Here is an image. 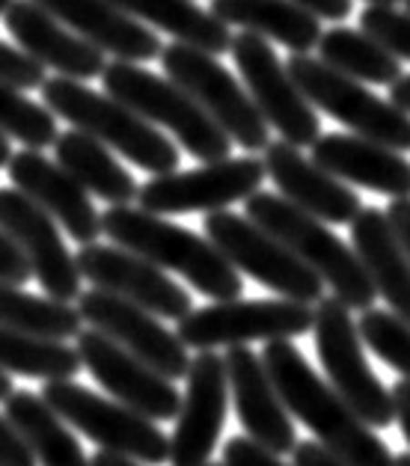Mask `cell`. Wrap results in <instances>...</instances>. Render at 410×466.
<instances>
[{"label":"cell","mask_w":410,"mask_h":466,"mask_svg":"<svg viewBox=\"0 0 410 466\" xmlns=\"http://www.w3.org/2000/svg\"><path fill=\"white\" fill-rule=\"evenodd\" d=\"M261 362L286 401L289 413L313 431V437L348 466H393L395 458L372 425L342 398L330 380H322L289 339L265 342Z\"/></svg>","instance_id":"6da1fadb"},{"label":"cell","mask_w":410,"mask_h":466,"mask_svg":"<svg viewBox=\"0 0 410 466\" xmlns=\"http://www.w3.org/2000/svg\"><path fill=\"white\" fill-rule=\"evenodd\" d=\"M101 229L113 244L128 247L169 274L185 277L205 298L235 300L244 294L241 270L223 256V249L209 235H197L185 226L164 220V214L110 206L101 214Z\"/></svg>","instance_id":"7a4b0ae2"},{"label":"cell","mask_w":410,"mask_h":466,"mask_svg":"<svg viewBox=\"0 0 410 466\" xmlns=\"http://www.w3.org/2000/svg\"><path fill=\"white\" fill-rule=\"evenodd\" d=\"M42 105L54 116L72 122V128L93 134L96 140L119 152L125 161L137 164L152 176L176 173L179 169V149L176 143L164 137L155 128V122L140 116L125 101L113 98L110 93H96L84 86L77 77L56 75L42 86Z\"/></svg>","instance_id":"3957f363"},{"label":"cell","mask_w":410,"mask_h":466,"mask_svg":"<svg viewBox=\"0 0 410 466\" xmlns=\"http://www.w3.org/2000/svg\"><path fill=\"white\" fill-rule=\"evenodd\" d=\"M244 211L250 220H256L261 229L277 235L294 256L306 261L333 289L339 300H345L351 309L360 312L372 309L374 298H378V289H374L366 265L360 261L354 247L339 241L327 229L324 220L298 208L286 197H277V193H265V190H256L244 202Z\"/></svg>","instance_id":"277c9868"},{"label":"cell","mask_w":410,"mask_h":466,"mask_svg":"<svg viewBox=\"0 0 410 466\" xmlns=\"http://www.w3.org/2000/svg\"><path fill=\"white\" fill-rule=\"evenodd\" d=\"M101 84H105V93L125 101L149 122L167 128L197 161L211 164L230 157L232 137L173 77H158L149 69H143L140 63L117 60L108 63Z\"/></svg>","instance_id":"5b68a950"},{"label":"cell","mask_w":410,"mask_h":466,"mask_svg":"<svg viewBox=\"0 0 410 466\" xmlns=\"http://www.w3.org/2000/svg\"><path fill=\"white\" fill-rule=\"evenodd\" d=\"M167 77L197 98V105L230 134L244 152H265L271 143L268 119L261 116L250 89L235 81V75L220 66V56L188 42H169L161 51Z\"/></svg>","instance_id":"8992f818"},{"label":"cell","mask_w":410,"mask_h":466,"mask_svg":"<svg viewBox=\"0 0 410 466\" xmlns=\"http://www.w3.org/2000/svg\"><path fill=\"white\" fill-rule=\"evenodd\" d=\"M42 398L98 449L128 454L146 466L169 463V437L155 425V419L131 410L117 398H101L98 392L75 383V378L45 380Z\"/></svg>","instance_id":"52a82bcc"},{"label":"cell","mask_w":410,"mask_h":466,"mask_svg":"<svg viewBox=\"0 0 410 466\" xmlns=\"http://www.w3.org/2000/svg\"><path fill=\"white\" fill-rule=\"evenodd\" d=\"M286 66L315 110L333 116L360 137L393 146L398 152L410 149V113L395 107L390 98L374 96L363 81L342 75L322 56L315 60L313 54H292Z\"/></svg>","instance_id":"ba28073f"},{"label":"cell","mask_w":410,"mask_h":466,"mask_svg":"<svg viewBox=\"0 0 410 466\" xmlns=\"http://www.w3.org/2000/svg\"><path fill=\"white\" fill-rule=\"evenodd\" d=\"M315 350L327 371L330 386L360 413L363 422L372 428H386L395 422L393 390L374 378L369 360L363 354L360 324L351 318V306L336 294L315 303Z\"/></svg>","instance_id":"9c48e42d"},{"label":"cell","mask_w":410,"mask_h":466,"mask_svg":"<svg viewBox=\"0 0 410 466\" xmlns=\"http://www.w3.org/2000/svg\"><path fill=\"white\" fill-rule=\"evenodd\" d=\"M202 229L241 274L280 294V298L301 303H318L324 298V279L294 256L277 235L261 229L247 214L241 218V214L226 208L209 211Z\"/></svg>","instance_id":"30bf717a"},{"label":"cell","mask_w":410,"mask_h":466,"mask_svg":"<svg viewBox=\"0 0 410 466\" xmlns=\"http://www.w3.org/2000/svg\"><path fill=\"white\" fill-rule=\"evenodd\" d=\"M179 339L193 350L232 348L247 342L298 339L315 324L313 303L301 300H214L202 309H190L176 321Z\"/></svg>","instance_id":"8fae6325"},{"label":"cell","mask_w":410,"mask_h":466,"mask_svg":"<svg viewBox=\"0 0 410 466\" xmlns=\"http://www.w3.org/2000/svg\"><path fill=\"white\" fill-rule=\"evenodd\" d=\"M230 54L261 116L268 119L271 128L282 134V140L294 146H313L322 137V119H318L313 101L301 93L289 66L280 63L277 51L271 48V42H265V36L241 30L232 36Z\"/></svg>","instance_id":"7c38bea8"},{"label":"cell","mask_w":410,"mask_h":466,"mask_svg":"<svg viewBox=\"0 0 410 466\" xmlns=\"http://www.w3.org/2000/svg\"><path fill=\"white\" fill-rule=\"evenodd\" d=\"M265 176V161L259 157H223L185 173L176 169V173L152 176L137 193V202L152 214L223 211L235 202H247Z\"/></svg>","instance_id":"4fadbf2b"},{"label":"cell","mask_w":410,"mask_h":466,"mask_svg":"<svg viewBox=\"0 0 410 466\" xmlns=\"http://www.w3.org/2000/svg\"><path fill=\"white\" fill-rule=\"evenodd\" d=\"M75 348L84 360V369L93 374L96 383L110 398L128 404L131 410L167 422L176 419L181 410V392L173 386V380L155 371L149 362L134 357L119 342H113L101 329L89 327L75 336Z\"/></svg>","instance_id":"5bb4252c"},{"label":"cell","mask_w":410,"mask_h":466,"mask_svg":"<svg viewBox=\"0 0 410 466\" xmlns=\"http://www.w3.org/2000/svg\"><path fill=\"white\" fill-rule=\"evenodd\" d=\"M75 306L81 309V318L89 327L101 329L113 342H119L125 350H131L134 357L149 362L164 378L169 380L188 378V369L193 360L188 354L190 348L181 342L179 333H173V329H167L158 321L155 312L119 298V294H110L105 289L81 291V298H77Z\"/></svg>","instance_id":"9a60e30c"},{"label":"cell","mask_w":410,"mask_h":466,"mask_svg":"<svg viewBox=\"0 0 410 466\" xmlns=\"http://www.w3.org/2000/svg\"><path fill=\"white\" fill-rule=\"evenodd\" d=\"M0 229L27 256L33 277L39 279L48 298L66 303L81 298L84 274L77 268V256L68 253L51 214L39 202H33L25 190L0 187Z\"/></svg>","instance_id":"2e32d148"},{"label":"cell","mask_w":410,"mask_h":466,"mask_svg":"<svg viewBox=\"0 0 410 466\" xmlns=\"http://www.w3.org/2000/svg\"><path fill=\"white\" fill-rule=\"evenodd\" d=\"M77 268L96 289L119 294V298L155 312L158 318L181 321L193 309L190 294L176 279H169L164 268H158L155 261L143 258L128 247L98 241L84 244L77 249Z\"/></svg>","instance_id":"e0dca14e"},{"label":"cell","mask_w":410,"mask_h":466,"mask_svg":"<svg viewBox=\"0 0 410 466\" xmlns=\"http://www.w3.org/2000/svg\"><path fill=\"white\" fill-rule=\"evenodd\" d=\"M185 380L188 390L181 395L176 431L169 437V466H209L232 395L223 357L214 350H197Z\"/></svg>","instance_id":"ac0fdd59"},{"label":"cell","mask_w":410,"mask_h":466,"mask_svg":"<svg viewBox=\"0 0 410 466\" xmlns=\"http://www.w3.org/2000/svg\"><path fill=\"white\" fill-rule=\"evenodd\" d=\"M6 173L18 190H25L33 202H39L75 238V244H93L98 241V235H105L101 214L93 206L89 190L56 157L51 161L48 155H42V149L25 146V149L13 155Z\"/></svg>","instance_id":"d6986e66"},{"label":"cell","mask_w":410,"mask_h":466,"mask_svg":"<svg viewBox=\"0 0 410 466\" xmlns=\"http://www.w3.org/2000/svg\"><path fill=\"white\" fill-rule=\"evenodd\" d=\"M226 378H230V392L235 401L238 422L244 434L261 442L265 449L282 454H292L298 446L294 422L286 401L280 398L271 374L259 354H253L247 345H232L223 354Z\"/></svg>","instance_id":"ffe728a7"},{"label":"cell","mask_w":410,"mask_h":466,"mask_svg":"<svg viewBox=\"0 0 410 466\" xmlns=\"http://www.w3.org/2000/svg\"><path fill=\"white\" fill-rule=\"evenodd\" d=\"M4 25L9 36L18 42V48H25L33 60H39L45 69L56 75L89 81V77H101L108 69L105 51L77 36L36 0H13L4 13Z\"/></svg>","instance_id":"44dd1931"},{"label":"cell","mask_w":410,"mask_h":466,"mask_svg":"<svg viewBox=\"0 0 410 466\" xmlns=\"http://www.w3.org/2000/svg\"><path fill=\"white\" fill-rule=\"evenodd\" d=\"M265 169L268 178L280 187V193L298 208L315 214L324 223H351L363 211L360 197L348 181L327 173L313 157L301 155V146L289 140L268 143L265 149Z\"/></svg>","instance_id":"7402d4cb"},{"label":"cell","mask_w":410,"mask_h":466,"mask_svg":"<svg viewBox=\"0 0 410 466\" xmlns=\"http://www.w3.org/2000/svg\"><path fill=\"white\" fill-rule=\"evenodd\" d=\"M313 161L327 173L384 197H410V161L378 140L360 134H322L313 143Z\"/></svg>","instance_id":"603a6c76"},{"label":"cell","mask_w":410,"mask_h":466,"mask_svg":"<svg viewBox=\"0 0 410 466\" xmlns=\"http://www.w3.org/2000/svg\"><path fill=\"white\" fill-rule=\"evenodd\" d=\"M72 27L77 36L93 42L105 54L128 63H149L161 56L164 45L143 21H137L113 0H36Z\"/></svg>","instance_id":"cb8c5ba5"},{"label":"cell","mask_w":410,"mask_h":466,"mask_svg":"<svg viewBox=\"0 0 410 466\" xmlns=\"http://www.w3.org/2000/svg\"><path fill=\"white\" fill-rule=\"evenodd\" d=\"M351 247L366 265L378 298H384L390 312L410 324V256L398 241L386 211L363 206L351 220Z\"/></svg>","instance_id":"d4e9b609"},{"label":"cell","mask_w":410,"mask_h":466,"mask_svg":"<svg viewBox=\"0 0 410 466\" xmlns=\"http://www.w3.org/2000/svg\"><path fill=\"white\" fill-rule=\"evenodd\" d=\"M211 15L286 45L292 54H310L324 36L322 18L294 0H211Z\"/></svg>","instance_id":"484cf974"},{"label":"cell","mask_w":410,"mask_h":466,"mask_svg":"<svg viewBox=\"0 0 410 466\" xmlns=\"http://www.w3.org/2000/svg\"><path fill=\"white\" fill-rule=\"evenodd\" d=\"M54 157L81 181L89 193L105 199L108 206H131L137 199V193H140L134 176L110 155V146H105L101 140H96L93 134H87L81 128H72L56 137Z\"/></svg>","instance_id":"4316f807"},{"label":"cell","mask_w":410,"mask_h":466,"mask_svg":"<svg viewBox=\"0 0 410 466\" xmlns=\"http://www.w3.org/2000/svg\"><path fill=\"white\" fill-rule=\"evenodd\" d=\"M4 413L27 440L39 466H93V458H87L84 446L66 428V419L42 395L15 390L4 401Z\"/></svg>","instance_id":"83f0119b"},{"label":"cell","mask_w":410,"mask_h":466,"mask_svg":"<svg viewBox=\"0 0 410 466\" xmlns=\"http://www.w3.org/2000/svg\"><path fill=\"white\" fill-rule=\"evenodd\" d=\"M113 4L143 25L169 33L176 42H188L218 56L232 48L230 25L211 15V9H200L193 0H113Z\"/></svg>","instance_id":"f1b7e54d"},{"label":"cell","mask_w":410,"mask_h":466,"mask_svg":"<svg viewBox=\"0 0 410 466\" xmlns=\"http://www.w3.org/2000/svg\"><path fill=\"white\" fill-rule=\"evenodd\" d=\"M318 56L342 75L357 77L363 84L393 86L402 77V60L363 27L351 30L336 25L333 30H327L318 42Z\"/></svg>","instance_id":"f546056e"},{"label":"cell","mask_w":410,"mask_h":466,"mask_svg":"<svg viewBox=\"0 0 410 466\" xmlns=\"http://www.w3.org/2000/svg\"><path fill=\"white\" fill-rule=\"evenodd\" d=\"M0 369L36 380H72L84 360L63 339L0 327Z\"/></svg>","instance_id":"4dcf8cb0"},{"label":"cell","mask_w":410,"mask_h":466,"mask_svg":"<svg viewBox=\"0 0 410 466\" xmlns=\"http://www.w3.org/2000/svg\"><path fill=\"white\" fill-rule=\"evenodd\" d=\"M84 318L81 309L66 300L56 298H39L30 294L15 282L0 279V327L9 329H25V333L51 336V339H75L81 333Z\"/></svg>","instance_id":"1f68e13d"},{"label":"cell","mask_w":410,"mask_h":466,"mask_svg":"<svg viewBox=\"0 0 410 466\" xmlns=\"http://www.w3.org/2000/svg\"><path fill=\"white\" fill-rule=\"evenodd\" d=\"M0 131L30 146V149H45L60 137L54 113L45 105L30 101L18 86L4 81H0Z\"/></svg>","instance_id":"d6a6232c"},{"label":"cell","mask_w":410,"mask_h":466,"mask_svg":"<svg viewBox=\"0 0 410 466\" xmlns=\"http://www.w3.org/2000/svg\"><path fill=\"white\" fill-rule=\"evenodd\" d=\"M363 342L374 350L386 366L395 369L405 380H410V324L402 321L395 312L384 309H363L360 318Z\"/></svg>","instance_id":"836d02e7"},{"label":"cell","mask_w":410,"mask_h":466,"mask_svg":"<svg viewBox=\"0 0 410 466\" xmlns=\"http://www.w3.org/2000/svg\"><path fill=\"white\" fill-rule=\"evenodd\" d=\"M360 27L384 42L398 60L410 63V13H398L395 6L369 4V9H363L360 15Z\"/></svg>","instance_id":"e575fe53"},{"label":"cell","mask_w":410,"mask_h":466,"mask_svg":"<svg viewBox=\"0 0 410 466\" xmlns=\"http://www.w3.org/2000/svg\"><path fill=\"white\" fill-rule=\"evenodd\" d=\"M0 81L13 84L18 89H36L48 77H45V66L39 60H33L25 48L0 42Z\"/></svg>","instance_id":"d590c367"},{"label":"cell","mask_w":410,"mask_h":466,"mask_svg":"<svg viewBox=\"0 0 410 466\" xmlns=\"http://www.w3.org/2000/svg\"><path fill=\"white\" fill-rule=\"evenodd\" d=\"M223 463L226 466H289V463L280 461L277 451L265 449L253 437H232V440H226Z\"/></svg>","instance_id":"8d00e7d4"},{"label":"cell","mask_w":410,"mask_h":466,"mask_svg":"<svg viewBox=\"0 0 410 466\" xmlns=\"http://www.w3.org/2000/svg\"><path fill=\"white\" fill-rule=\"evenodd\" d=\"M0 466H39L36 454L6 413H0Z\"/></svg>","instance_id":"74e56055"},{"label":"cell","mask_w":410,"mask_h":466,"mask_svg":"<svg viewBox=\"0 0 410 466\" xmlns=\"http://www.w3.org/2000/svg\"><path fill=\"white\" fill-rule=\"evenodd\" d=\"M30 277H33V270H30L27 256L21 253L13 238L0 229V279L15 282V286H25Z\"/></svg>","instance_id":"f35d334b"},{"label":"cell","mask_w":410,"mask_h":466,"mask_svg":"<svg viewBox=\"0 0 410 466\" xmlns=\"http://www.w3.org/2000/svg\"><path fill=\"white\" fill-rule=\"evenodd\" d=\"M292 463L294 466H348L345 461H339L330 449H324L318 440L298 442L292 451Z\"/></svg>","instance_id":"ab89813d"},{"label":"cell","mask_w":410,"mask_h":466,"mask_svg":"<svg viewBox=\"0 0 410 466\" xmlns=\"http://www.w3.org/2000/svg\"><path fill=\"white\" fill-rule=\"evenodd\" d=\"M386 218H390L405 253L410 256V197H395L390 202V208H386Z\"/></svg>","instance_id":"60d3db41"},{"label":"cell","mask_w":410,"mask_h":466,"mask_svg":"<svg viewBox=\"0 0 410 466\" xmlns=\"http://www.w3.org/2000/svg\"><path fill=\"white\" fill-rule=\"evenodd\" d=\"M294 4H301L303 9H310L313 15L318 18H330V21H339L351 15V9H354V4L351 0H294Z\"/></svg>","instance_id":"b9f144b4"},{"label":"cell","mask_w":410,"mask_h":466,"mask_svg":"<svg viewBox=\"0 0 410 466\" xmlns=\"http://www.w3.org/2000/svg\"><path fill=\"white\" fill-rule=\"evenodd\" d=\"M393 404H395V422L410 446V380H398L393 386Z\"/></svg>","instance_id":"7bdbcfd3"},{"label":"cell","mask_w":410,"mask_h":466,"mask_svg":"<svg viewBox=\"0 0 410 466\" xmlns=\"http://www.w3.org/2000/svg\"><path fill=\"white\" fill-rule=\"evenodd\" d=\"M390 101L395 107H402L405 113H410V75H402L390 86Z\"/></svg>","instance_id":"ee69618b"},{"label":"cell","mask_w":410,"mask_h":466,"mask_svg":"<svg viewBox=\"0 0 410 466\" xmlns=\"http://www.w3.org/2000/svg\"><path fill=\"white\" fill-rule=\"evenodd\" d=\"M93 466H146V463L128 458V454H117V451H105V449H98V454L93 458Z\"/></svg>","instance_id":"f6af8a7d"},{"label":"cell","mask_w":410,"mask_h":466,"mask_svg":"<svg viewBox=\"0 0 410 466\" xmlns=\"http://www.w3.org/2000/svg\"><path fill=\"white\" fill-rule=\"evenodd\" d=\"M9 140H13V137H6V134L4 131H0V169H4V167H9V161H13V143H9Z\"/></svg>","instance_id":"bcb514c9"},{"label":"cell","mask_w":410,"mask_h":466,"mask_svg":"<svg viewBox=\"0 0 410 466\" xmlns=\"http://www.w3.org/2000/svg\"><path fill=\"white\" fill-rule=\"evenodd\" d=\"M15 392V386H13V378H9V371L0 369V401H6L9 395Z\"/></svg>","instance_id":"7dc6e473"},{"label":"cell","mask_w":410,"mask_h":466,"mask_svg":"<svg viewBox=\"0 0 410 466\" xmlns=\"http://www.w3.org/2000/svg\"><path fill=\"white\" fill-rule=\"evenodd\" d=\"M393 466H410V454H398Z\"/></svg>","instance_id":"c3c4849f"},{"label":"cell","mask_w":410,"mask_h":466,"mask_svg":"<svg viewBox=\"0 0 410 466\" xmlns=\"http://www.w3.org/2000/svg\"><path fill=\"white\" fill-rule=\"evenodd\" d=\"M369 4H374V6H395L398 0H369Z\"/></svg>","instance_id":"681fc988"},{"label":"cell","mask_w":410,"mask_h":466,"mask_svg":"<svg viewBox=\"0 0 410 466\" xmlns=\"http://www.w3.org/2000/svg\"><path fill=\"white\" fill-rule=\"evenodd\" d=\"M9 4H13V0H0V15L6 13V9H9Z\"/></svg>","instance_id":"f907efd6"},{"label":"cell","mask_w":410,"mask_h":466,"mask_svg":"<svg viewBox=\"0 0 410 466\" xmlns=\"http://www.w3.org/2000/svg\"><path fill=\"white\" fill-rule=\"evenodd\" d=\"M209 466H226V463H223V461H220V463H209Z\"/></svg>","instance_id":"816d5d0a"},{"label":"cell","mask_w":410,"mask_h":466,"mask_svg":"<svg viewBox=\"0 0 410 466\" xmlns=\"http://www.w3.org/2000/svg\"><path fill=\"white\" fill-rule=\"evenodd\" d=\"M405 6H407V13H410V0H405Z\"/></svg>","instance_id":"f5cc1de1"}]
</instances>
